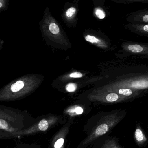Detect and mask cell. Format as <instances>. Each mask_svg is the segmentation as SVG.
<instances>
[{"mask_svg":"<svg viewBox=\"0 0 148 148\" xmlns=\"http://www.w3.org/2000/svg\"><path fill=\"white\" fill-rule=\"evenodd\" d=\"M68 119L63 115L49 114L37 118L35 123L26 129L18 132L16 138L26 136L32 135L41 132H46L60 124H65Z\"/></svg>","mask_w":148,"mask_h":148,"instance_id":"3957f363","label":"cell"},{"mask_svg":"<svg viewBox=\"0 0 148 148\" xmlns=\"http://www.w3.org/2000/svg\"><path fill=\"white\" fill-rule=\"evenodd\" d=\"M134 136L136 143L140 147H144L148 142V138L140 123L136 124Z\"/></svg>","mask_w":148,"mask_h":148,"instance_id":"52a82bcc","label":"cell"},{"mask_svg":"<svg viewBox=\"0 0 148 148\" xmlns=\"http://www.w3.org/2000/svg\"><path fill=\"white\" fill-rule=\"evenodd\" d=\"M49 30L50 32L54 34H57L60 32V28L57 24L52 23L49 26Z\"/></svg>","mask_w":148,"mask_h":148,"instance_id":"8fae6325","label":"cell"},{"mask_svg":"<svg viewBox=\"0 0 148 148\" xmlns=\"http://www.w3.org/2000/svg\"><path fill=\"white\" fill-rule=\"evenodd\" d=\"M126 115V110L121 109L97 113L84 126L83 131L87 136L78 144L77 148H87L101 138L109 135Z\"/></svg>","mask_w":148,"mask_h":148,"instance_id":"6da1fadb","label":"cell"},{"mask_svg":"<svg viewBox=\"0 0 148 148\" xmlns=\"http://www.w3.org/2000/svg\"><path fill=\"white\" fill-rule=\"evenodd\" d=\"M143 29L144 31L148 32V25H146L143 27Z\"/></svg>","mask_w":148,"mask_h":148,"instance_id":"ac0fdd59","label":"cell"},{"mask_svg":"<svg viewBox=\"0 0 148 148\" xmlns=\"http://www.w3.org/2000/svg\"><path fill=\"white\" fill-rule=\"evenodd\" d=\"M75 118H69L63 127L57 132L51 140V148H64L65 141L73 124Z\"/></svg>","mask_w":148,"mask_h":148,"instance_id":"277c9868","label":"cell"},{"mask_svg":"<svg viewBox=\"0 0 148 148\" xmlns=\"http://www.w3.org/2000/svg\"><path fill=\"white\" fill-rule=\"evenodd\" d=\"M12 148H41L40 146L36 143H21L16 145Z\"/></svg>","mask_w":148,"mask_h":148,"instance_id":"9c48e42d","label":"cell"},{"mask_svg":"<svg viewBox=\"0 0 148 148\" xmlns=\"http://www.w3.org/2000/svg\"><path fill=\"white\" fill-rule=\"evenodd\" d=\"M37 120L27 111L0 106V140L16 138L17 133L29 127Z\"/></svg>","mask_w":148,"mask_h":148,"instance_id":"7a4b0ae2","label":"cell"},{"mask_svg":"<svg viewBox=\"0 0 148 148\" xmlns=\"http://www.w3.org/2000/svg\"><path fill=\"white\" fill-rule=\"evenodd\" d=\"M70 76L72 78H80L82 76V74L79 72H76L71 74Z\"/></svg>","mask_w":148,"mask_h":148,"instance_id":"2e32d148","label":"cell"},{"mask_svg":"<svg viewBox=\"0 0 148 148\" xmlns=\"http://www.w3.org/2000/svg\"><path fill=\"white\" fill-rule=\"evenodd\" d=\"M1 6H2L1 3L0 2V8H1Z\"/></svg>","mask_w":148,"mask_h":148,"instance_id":"d6986e66","label":"cell"},{"mask_svg":"<svg viewBox=\"0 0 148 148\" xmlns=\"http://www.w3.org/2000/svg\"><path fill=\"white\" fill-rule=\"evenodd\" d=\"M128 49L133 53H140L143 50V48L140 45L135 44V45H129L128 46Z\"/></svg>","mask_w":148,"mask_h":148,"instance_id":"30bf717a","label":"cell"},{"mask_svg":"<svg viewBox=\"0 0 148 148\" xmlns=\"http://www.w3.org/2000/svg\"><path fill=\"white\" fill-rule=\"evenodd\" d=\"M85 39L87 41L89 42L92 43H97L100 42V40L97 39L96 37L89 35H88L86 36Z\"/></svg>","mask_w":148,"mask_h":148,"instance_id":"7c38bea8","label":"cell"},{"mask_svg":"<svg viewBox=\"0 0 148 148\" xmlns=\"http://www.w3.org/2000/svg\"><path fill=\"white\" fill-rule=\"evenodd\" d=\"M77 86L76 84L73 83H70L66 86V89L68 92L72 93L74 92L76 90Z\"/></svg>","mask_w":148,"mask_h":148,"instance_id":"4fadbf2b","label":"cell"},{"mask_svg":"<svg viewBox=\"0 0 148 148\" xmlns=\"http://www.w3.org/2000/svg\"><path fill=\"white\" fill-rule=\"evenodd\" d=\"M95 14L100 19H103L105 17V13L100 9H97L96 10Z\"/></svg>","mask_w":148,"mask_h":148,"instance_id":"5bb4252c","label":"cell"},{"mask_svg":"<svg viewBox=\"0 0 148 148\" xmlns=\"http://www.w3.org/2000/svg\"><path fill=\"white\" fill-rule=\"evenodd\" d=\"M76 12L75 8L71 7L66 11V15L68 17H71L75 14Z\"/></svg>","mask_w":148,"mask_h":148,"instance_id":"9a60e30c","label":"cell"},{"mask_svg":"<svg viewBox=\"0 0 148 148\" xmlns=\"http://www.w3.org/2000/svg\"><path fill=\"white\" fill-rule=\"evenodd\" d=\"M143 21L145 22H148V14L146 15L143 17Z\"/></svg>","mask_w":148,"mask_h":148,"instance_id":"e0dca14e","label":"cell"},{"mask_svg":"<svg viewBox=\"0 0 148 148\" xmlns=\"http://www.w3.org/2000/svg\"><path fill=\"white\" fill-rule=\"evenodd\" d=\"M24 86V83L22 81H19L12 84L10 87V90L13 93H16L21 90Z\"/></svg>","mask_w":148,"mask_h":148,"instance_id":"ba28073f","label":"cell"},{"mask_svg":"<svg viewBox=\"0 0 148 148\" xmlns=\"http://www.w3.org/2000/svg\"><path fill=\"white\" fill-rule=\"evenodd\" d=\"M91 109L92 108L88 107L82 104H75L65 109L63 112V116L66 118L67 117L68 119L75 118L76 116L88 114Z\"/></svg>","mask_w":148,"mask_h":148,"instance_id":"5b68a950","label":"cell"},{"mask_svg":"<svg viewBox=\"0 0 148 148\" xmlns=\"http://www.w3.org/2000/svg\"><path fill=\"white\" fill-rule=\"evenodd\" d=\"M93 148H123L119 143V139L109 135L98 140L94 144Z\"/></svg>","mask_w":148,"mask_h":148,"instance_id":"8992f818","label":"cell"}]
</instances>
